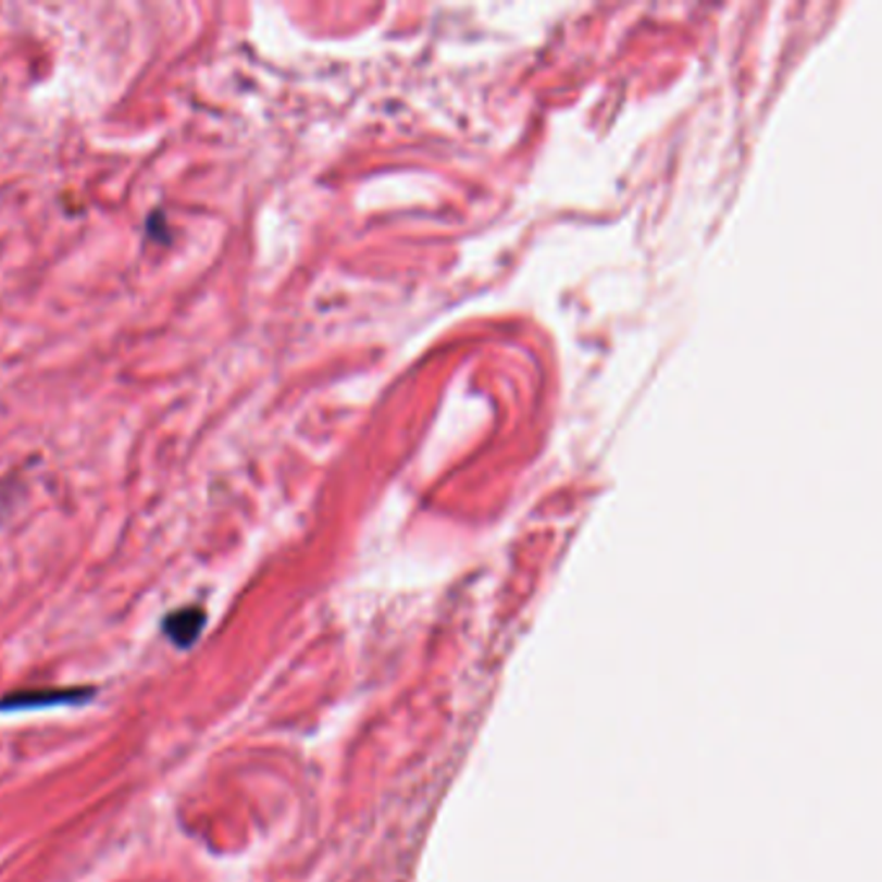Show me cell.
Instances as JSON below:
<instances>
[{"label":"cell","mask_w":882,"mask_h":882,"mask_svg":"<svg viewBox=\"0 0 882 882\" xmlns=\"http://www.w3.org/2000/svg\"><path fill=\"white\" fill-rule=\"evenodd\" d=\"M91 688H45V692H16L0 701V712H26V709L60 707L91 699Z\"/></svg>","instance_id":"1"},{"label":"cell","mask_w":882,"mask_h":882,"mask_svg":"<svg viewBox=\"0 0 882 882\" xmlns=\"http://www.w3.org/2000/svg\"><path fill=\"white\" fill-rule=\"evenodd\" d=\"M204 624H208V617H204L202 608H179V611L163 619V632L176 647H191L202 634Z\"/></svg>","instance_id":"2"}]
</instances>
